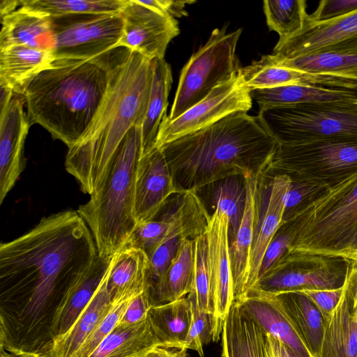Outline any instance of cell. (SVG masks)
<instances>
[{
	"instance_id": "6da1fadb",
	"label": "cell",
	"mask_w": 357,
	"mask_h": 357,
	"mask_svg": "<svg viewBox=\"0 0 357 357\" xmlns=\"http://www.w3.org/2000/svg\"><path fill=\"white\" fill-rule=\"evenodd\" d=\"M77 211L40 219L0 244V347L19 357H50L57 312L98 257Z\"/></svg>"
},
{
	"instance_id": "7a4b0ae2",
	"label": "cell",
	"mask_w": 357,
	"mask_h": 357,
	"mask_svg": "<svg viewBox=\"0 0 357 357\" xmlns=\"http://www.w3.org/2000/svg\"><path fill=\"white\" fill-rule=\"evenodd\" d=\"M114 50L103 100L77 143L68 149L66 171L90 195L102 184L116 152L133 126L143 124L153 80V60L126 48Z\"/></svg>"
},
{
	"instance_id": "3957f363",
	"label": "cell",
	"mask_w": 357,
	"mask_h": 357,
	"mask_svg": "<svg viewBox=\"0 0 357 357\" xmlns=\"http://www.w3.org/2000/svg\"><path fill=\"white\" fill-rule=\"evenodd\" d=\"M278 146L259 116L236 112L157 147L182 194L229 176L263 174Z\"/></svg>"
},
{
	"instance_id": "277c9868",
	"label": "cell",
	"mask_w": 357,
	"mask_h": 357,
	"mask_svg": "<svg viewBox=\"0 0 357 357\" xmlns=\"http://www.w3.org/2000/svg\"><path fill=\"white\" fill-rule=\"evenodd\" d=\"M112 52L89 60H54L23 94L27 116L68 149L80 139L96 115L109 81Z\"/></svg>"
},
{
	"instance_id": "5b68a950",
	"label": "cell",
	"mask_w": 357,
	"mask_h": 357,
	"mask_svg": "<svg viewBox=\"0 0 357 357\" xmlns=\"http://www.w3.org/2000/svg\"><path fill=\"white\" fill-rule=\"evenodd\" d=\"M142 155V127L133 126L119 146L100 188L77 210L91 231L100 257L119 252L137 227L135 192Z\"/></svg>"
},
{
	"instance_id": "8992f818",
	"label": "cell",
	"mask_w": 357,
	"mask_h": 357,
	"mask_svg": "<svg viewBox=\"0 0 357 357\" xmlns=\"http://www.w3.org/2000/svg\"><path fill=\"white\" fill-rule=\"evenodd\" d=\"M296 214L298 233L287 252L346 257L357 227V174L326 189Z\"/></svg>"
},
{
	"instance_id": "52a82bcc",
	"label": "cell",
	"mask_w": 357,
	"mask_h": 357,
	"mask_svg": "<svg viewBox=\"0 0 357 357\" xmlns=\"http://www.w3.org/2000/svg\"><path fill=\"white\" fill-rule=\"evenodd\" d=\"M278 144L357 141V102L305 103L261 109L258 114Z\"/></svg>"
},
{
	"instance_id": "ba28073f",
	"label": "cell",
	"mask_w": 357,
	"mask_h": 357,
	"mask_svg": "<svg viewBox=\"0 0 357 357\" xmlns=\"http://www.w3.org/2000/svg\"><path fill=\"white\" fill-rule=\"evenodd\" d=\"M286 174L331 190L357 174V141L278 144L264 174Z\"/></svg>"
},
{
	"instance_id": "9c48e42d",
	"label": "cell",
	"mask_w": 357,
	"mask_h": 357,
	"mask_svg": "<svg viewBox=\"0 0 357 357\" xmlns=\"http://www.w3.org/2000/svg\"><path fill=\"white\" fill-rule=\"evenodd\" d=\"M241 33L242 29L227 32V26L211 32L207 42L182 68L167 120L178 118L240 68L236 50Z\"/></svg>"
},
{
	"instance_id": "30bf717a",
	"label": "cell",
	"mask_w": 357,
	"mask_h": 357,
	"mask_svg": "<svg viewBox=\"0 0 357 357\" xmlns=\"http://www.w3.org/2000/svg\"><path fill=\"white\" fill-rule=\"evenodd\" d=\"M350 262L339 255L286 252L255 287L273 294L340 289Z\"/></svg>"
},
{
	"instance_id": "8fae6325",
	"label": "cell",
	"mask_w": 357,
	"mask_h": 357,
	"mask_svg": "<svg viewBox=\"0 0 357 357\" xmlns=\"http://www.w3.org/2000/svg\"><path fill=\"white\" fill-rule=\"evenodd\" d=\"M51 20L55 60L98 58L116 49L122 35L120 13L74 14Z\"/></svg>"
},
{
	"instance_id": "7c38bea8",
	"label": "cell",
	"mask_w": 357,
	"mask_h": 357,
	"mask_svg": "<svg viewBox=\"0 0 357 357\" xmlns=\"http://www.w3.org/2000/svg\"><path fill=\"white\" fill-rule=\"evenodd\" d=\"M252 104L250 90L244 85L238 70L176 119L168 121L165 116L155 146L204 129L234 112H247Z\"/></svg>"
},
{
	"instance_id": "4fadbf2b",
	"label": "cell",
	"mask_w": 357,
	"mask_h": 357,
	"mask_svg": "<svg viewBox=\"0 0 357 357\" xmlns=\"http://www.w3.org/2000/svg\"><path fill=\"white\" fill-rule=\"evenodd\" d=\"M178 195L174 209L165 213L162 211L155 219L137 225L122 249H140L149 257L169 238L181 236L194 240L205 234L211 215L197 192L190 191Z\"/></svg>"
},
{
	"instance_id": "5bb4252c",
	"label": "cell",
	"mask_w": 357,
	"mask_h": 357,
	"mask_svg": "<svg viewBox=\"0 0 357 357\" xmlns=\"http://www.w3.org/2000/svg\"><path fill=\"white\" fill-rule=\"evenodd\" d=\"M228 230V215L215 207L206 231L213 342L220 340L225 321L234 302Z\"/></svg>"
},
{
	"instance_id": "9a60e30c",
	"label": "cell",
	"mask_w": 357,
	"mask_h": 357,
	"mask_svg": "<svg viewBox=\"0 0 357 357\" xmlns=\"http://www.w3.org/2000/svg\"><path fill=\"white\" fill-rule=\"evenodd\" d=\"M319 52L357 54V10L325 22H313L307 16L302 29L278 41L271 54L292 58Z\"/></svg>"
},
{
	"instance_id": "2e32d148",
	"label": "cell",
	"mask_w": 357,
	"mask_h": 357,
	"mask_svg": "<svg viewBox=\"0 0 357 357\" xmlns=\"http://www.w3.org/2000/svg\"><path fill=\"white\" fill-rule=\"evenodd\" d=\"M120 14L123 29L117 48H126L150 60L164 59L167 45L179 33L177 20L137 0H128Z\"/></svg>"
},
{
	"instance_id": "e0dca14e",
	"label": "cell",
	"mask_w": 357,
	"mask_h": 357,
	"mask_svg": "<svg viewBox=\"0 0 357 357\" xmlns=\"http://www.w3.org/2000/svg\"><path fill=\"white\" fill-rule=\"evenodd\" d=\"M259 181L253 240L250 260V275L247 291L255 287L265 252L283 223L285 197L291 178L286 174H275L269 182Z\"/></svg>"
},
{
	"instance_id": "ac0fdd59",
	"label": "cell",
	"mask_w": 357,
	"mask_h": 357,
	"mask_svg": "<svg viewBox=\"0 0 357 357\" xmlns=\"http://www.w3.org/2000/svg\"><path fill=\"white\" fill-rule=\"evenodd\" d=\"M176 194L178 193L167 160L155 146L142 156L138 165L134 202L137 224L155 219Z\"/></svg>"
},
{
	"instance_id": "d6986e66",
	"label": "cell",
	"mask_w": 357,
	"mask_h": 357,
	"mask_svg": "<svg viewBox=\"0 0 357 357\" xmlns=\"http://www.w3.org/2000/svg\"><path fill=\"white\" fill-rule=\"evenodd\" d=\"M22 95L14 93L0 112V204L18 180L26 165L24 147L31 125L24 111Z\"/></svg>"
},
{
	"instance_id": "ffe728a7",
	"label": "cell",
	"mask_w": 357,
	"mask_h": 357,
	"mask_svg": "<svg viewBox=\"0 0 357 357\" xmlns=\"http://www.w3.org/2000/svg\"><path fill=\"white\" fill-rule=\"evenodd\" d=\"M319 357H357V278L352 259L339 303L325 321Z\"/></svg>"
},
{
	"instance_id": "44dd1931",
	"label": "cell",
	"mask_w": 357,
	"mask_h": 357,
	"mask_svg": "<svg viewBox=\"0 0 357 357\" xmlns=\"http://www.w3.org/2000/svg\"><path fill=\"white\" fill-rule=\"evenodd\" d=\"M261 174L255 173L244 176L247 193L245 211L238 231L229 243V263L234 301L241 298L248 289L257 194Z\"/></svg>"
},
{
	"instance_id": "7402d4cb",
	"label": "cell",
	"mask_w": 357,
	"mask_h": 357,
	"mask_svg": "<svg viewBox=\"0 0 357 357\" xmlns=\"http://www.w3.org/2000/svg\"><path fill=\"white\" fill-rule=\"evenodd\" d=\"M235 301L266 334L275 337L300 356L311 357L282 311L274 294L254 287Z\"/></svg>"
},
{
	"instance_id": "603a6c76",
	"label": "cell",
	"mask_w": 357,
	"mask_h": 357,
	"mask_svg": "<svg viewBox=\"0 0 357 357\" xmlns=\"http://www.w3.org/2000/svg\"><path fill=\"white\" fill-rule=\"evenodd\" d=\"M0 50L26 45L42 50H54V37L51 17L19 6L1 16Z\"/></svg>"
},
{
	"instance_id": "cb8c5ba5",
	"label": "cell",
	"mask_w": 357,
	"mask_h": 357,
	"mask_svg": "<svg viewBox=\"0 0 357 357\" xmlns=\"http://www.w3.org/2000/svg\"><path fill=\"white\" fill-rule=\"evenodd\" d=\"M55 60L53 51L26 45L0 50V85L24 94L31 80L50 68Z\"/></svg>"
},
{
	"instance_id": "d4e9b609",
	"label": "cell",
	"mask_w": 357,
	"mask_h": 357,
	"mask_svg": "<svg viewBox=\"0 0 357 357\" xmlns=\"http://www.w3.org/2000/svg\"><path fill=\"white\" fill-rule=\"evenodd\" d=\"M285 317L311 357H319L324 332V319L317 306L303 293L274 294Z\"/></svg>"
},
{
	"instance_id": "484cf974",
	"label": "cell",
	"mask_w": 357,
	"mask_h": 357,
	"mask_svg": "<svg viewBox=\"0 0 357 357\" xmlns=\"http://www.w3.org/2000/svg\"><path fill=\"white\" fill-rule=\"evenodd\" d=\"M266 335L242 306L234 301L222 328V357H267Z\"/></svg>"
},
{
	"instance_id": "4316f807",
	"label": "cell",
	"mask_w": 357,
	"mask_h": 357,
	"mask_svg": "<svg viewBox=\"0 0 357 357\" xmlns=\"http://www.w3.org/2000/svg\"><path fill=\"white\" fill-rule=\"evenodd\" d=\"M109 268V266L91 300L73 326L63 335L54 339L50 357H75L84 341L110 310L113 301L107 290Z\"/></svg>"
},
{
	"instance_id": "83f0119b",
	"label": "cell",
	"mask_w": 357,
	"mask_h": 357,
	"mask_svg": "<svg viewBox=\"0 0 357 357\" xmlns=\"http://www.w3.org/2000/svg\"><path fill=\"white\" fill-rule=\"evenodd\" d=\"M250 96L258 104L259 109L305 103L357 102V91L301 84L251 90Z\"/></svg>"
},
{
	"instance_id": "f1b7e54d",
	"label": "cell",
	"mask_w": 357,
	"mask_h": 357,
	"mask_svg": "<svg viewBox=\"0 0 357 357\" xmlns=\"http://www.w3.org/2000/svg\"><path fill=\"white\" fill-rule=\"evenodd\" d=\"M149 267V259L140 249L123 248L113 255L107 278L112 301L144 291Z\"/></svg>"
},
{
	"instance_id": "f546056e",
	"label": "cell",
	"mask_w": 357,
	"mask_h": 357,
	"mask_svg": "<svg viewBox=\"0 0 357 357\" xmlns=\"http://www.w3.org/2000/svg\"><path fill=\"white\" fill-rule=\"evenodd\" d=\"M112 257L98 255L87 271L69 291L54 320V340L70 329L89 304L106 274Z\"/></svg>"
},
{
	"instance_id": "4dcf8cb0",
	"label": "cell",
	"mask_w": 357,
	"mask_h": 357,
	"mask_svg": "<svg viewBox=\"0 0 357 357\" xmlns=\"http://www.w3.org/2000/svg\"><path fill=\"white\" fill-rule=\"evenodd\" d=\"M161 347L149 317L130 325L118 324L88 357H145Z\"/></svg>"
},
{
	"instance_id": "1f68e13d",
	"label": "cell",
	"mask_w": 357,
	"mask_h": 357,
	"mask_svg": "<svg viewBox=\"0 0 357 357\" xmlns=\"http://www.w3.org/2000/svg\"><path fill=\"white\" fill-rule=\"evenodd\" d=\"M148 317L161 347L183 348L192 317L191 305L188 296L152 306Z\"/></svg>"
},
{
	"instance_id": "d6a6232c",
	"label": "cell",
	"mask_w": 357,
	"mask_h": 357,
	"mask_svg": "<svg viewBox=\"0 0 357 357\" xmlns=\"http://www.w3.org/2000/svg\"><path fill=\"white\" fill-rule=\"evenodd\" d=\"M153 74L146 114L142 126L143 155L153 149L160 124L167 115L168 96L172 84L170 65L162 59H153Z\"/></svg>"
},
{
	"instance_id": "836d02e7",
	"label": "cell",
	"mask_w": 357,
	"mask_h": 357,
	"mask_svg": "<svg viewBox=\"0 0 357 357\" xmlns=\"http://www.w3.org/2000/svg\"><path fill=\"white\" fill-rule=\"evenodd\" d=\"M238 73L244 85L250 91L294 84L317 86L319 81L318 75L278 66L268 55L240 68Z\"/></svg>"
},
{
	"instance_id": "e575fe53",
	"label": "cell",
	"mask_w": 357,
	"mask_h": 357,
	"mask_svg": "<svg viewBox=\"0 0 357 357\" xmlns=\"http://www.w3.org/2000/svg\"><path fill=\"white\" fill-rule=\"evenodd\" d=\"M194 240L183 238L159 288L155 305L187 296L194 273Z\"/></svg>"
},
{
	"instance_id": "d590c367",
	"label": "cell",
	"mask_w": 357,
	"mask_h": 357,
	"mask_svg": "<svg viewBox=\"0 0 357 357\" xmlns=\"http://www.w3.org/2000/svg\"><path fill=\"white\" fill-rule=\"evenodd\" d=\"M268 56L274 63L294 70L357 80V54L319 52L292 58Z\"/></svg>"
},
{
	"instance_id": "8d00e7d4",
	"label": "cell",
	"mask_w": 357,
	"mask_h": 357,
	"mask_svg": "<svg viewBox=\"0 0 357 357\" xmlns=\"http://www.w3.org/2000/svg\"><path fill=\"white\" fill-rule=\"evenodd\" d=\"M128 0H20L19 6L51 17L74 14L121 13Z\"/></svg>"
},
{
	"instance_id": "74e56055",
	"label": "cell",
	"mask_w": 357,
	"mask_h": 357,
	"mask_svg": "<svg viewBox=\"0 0 357 357\" xmlns=\"http://www.w3.org/2000/svg\"><path fill=\"white\" fill-rule=\"evenodd\" d=\"M263 3L267 25L278 33V41L298 33L308 15L305 0H266Z\"/></svg>"
},
{
	"instance_id": "f35d334b",
	"label": "cell",
	"mask_w": 357,
	"mask_h": 357,
	"mask_svg": "<svg viewBox=\"0 0 357 357\" xmlns=\"http://www.w3.org/2000/svg\"><path fill=\"white\" fill-rule=\"evenodd\" d=\"M246 185L243 176L220 181L213 195V204L229 217V242L235 237L242 221L246 203Z\"/></svg>"
},
{
	"instance_id": "ab89813d",
	"label": "cell",
	"mask_w": 357,
	"mask_h": 357,
	"mask_svg": "<svg viewBox=\"0 0 357 357\" xmlns=\"http://www.w3.org/2000/svg\"><path fill=\"white\" fill-rule=\"evenodd\" d=\"M194 245L193 280L191 291L187 296L199 311L213 314L206 233L194 239Z\"/></svg>"
},
{
	"instance_id": "60d3db41",
	"label": "cell",
	"mask_w": 357,
	"mask_h": 357,
	"mask_svg": "<svg viewBox=\"0 0 357 357\" xmlns=\"http://www.w3.org/2000/svg\"><path fill=\"white\" fill-rule=\"evenodd\" d=\"M135 296H124L113 301L110 310L89 335L75 357H88L96 349L119 324L130 301Z\"/></svg>"
},
{
	"instance_id": "b9f144b4",
	"label": "cell",
	"mask_w": 357,
	"mask_h": 357,
	"mask_svg": "<svg viewBox=\"0 0 357 357\" xmlns=\"http://www.w3.org/2000/svg\"><path fill=\"white\" fill-rule=\"evenodd\" d=\"M298 230V222L296 214L293 215L286 220H283V223L265 252L259 272L258 280L266 275L275 263L286 253L289 245L294 241Z\"/></svg>"
},
{
	"instance_id": "7bdbcfd3",
	"label": "cell",
	"mask_w": 357,
	"mask_h": 357,
	"mask_svg": "<svg viewBox=\"0 0 357 357\" xmlns=\"http://www.w3.org/2000/svg\"><path fill=\"white\" fill-rule=\"evenodd\" d=\"M190 302L192 317L183 348L194 350L199 357H204V347L213 340V314L199 311L193 302Z\"/></svg>"
},
{
	"instance_id": "ee69618b",
	"label": "cell",
	"mask_w": 357,
	"mask_h": 357,
	"mask_svg": "<svg viewBox=\"0 0 357 357\" xmlns=\"http://www.w3.org/2000/svg\"><path fill=\"white\" fill-rule=\"evenodd\" d=\"M326 189L301 180L291 179L285 197L283 220L289 219L294 212L305 208Z\"/></svg>"
},
{
	"instance_id": "f6af8a7d",
	"label": "cell",
	"mask_w": 357,
	"mask_h": 357,
	"mask_svg": "<svg viewBox=\"0 0 357 357\" xmlns=\"http://www.w3.org/2000/svg\"><path fill=\"white\" fill-rule=\"evenodd\" d=\"M357 10V0H322L316 10L307 15L313 22H325L342 17Z\"/></svg>"
},
{
	"instance_id": "bcb514c9",
	"label": "cell",
	"mask_w": 357,
	"mask_h": 357,
	"mask_svg": "<svg viewBox=\"0 0 357 357\" xmlns=\"http://www.w3.org/2000/svg\"><path fill=\"white\" fill-rule=\"evenodd\" d=\"M342 288L331 290H306L305 294L320 311L324 321L328 320L339 303Z\"/></svg>"
},
{
	"instance_id": "7dc6e473",
	"label": "cell",
	"mask_w": 357,
	"mask_h": 357,
	"mask_svg": "<svg viewBox=\"0 0 357 357\" xmlns=\"http://www.w3.org/2000/svg\"><path fill=\"white\" fill-rule=\"evenodd\" d=\"M151 307L145 289L131 299L119 324L130 325L143 320L148 317Z\"/></svg>"
},
{
	"instance_id": "c3c4849f",
	"label": "cell",
	"mask_w": 357,
	"mask_h": 357,
	"mask_svg": "<svg viewBox=\"0 0 357 357\" xmlns=\"http://www.w3.org/2000/svg\"><path fill=\"white\" fill-rule=\"evenodd\" d=\"M137 1L142 5L175 19L187 16L186 5L196 2L195 1L188 0H137Z\"/></svg>"
},
{
	"instance_id": "681fc988",
	"label": "cell",
	"mask_w": 357,
	"mask_h": 357,
	"mask_svg": "<svg viewBox=\"0 0 357 357\" xmlns=\"http://www.w3.org/2000/svg\"><path fill=\"white\" fill-rule=\"evenodd\" d=\"M265 349L267 357H303L275 337L267 334Z\"/></svg>"
},
{
	"instance_id": "f907efd6",
	"label": "cell",
	"mask_w": 357,
	"mask_h": 357,
	"mask_svg": "<svg viewBox=\"0 0 357 357\" xmlns=\"http://www.w3.org/2000/svg\"><path fill=\"white\" fill-rule=\"evenodd\" d=\"M185 348L158 347L150 351L145 357H187Z\"/></svg>"
},
{
	"instance_id": "816d5d0a",
	"label": "cell",
	"mask_w": 357,
	"mask_h": 357,
	"mask_svg": "<svg viewBox=\"0 0 357 357\" xmlns=\"http://www.w3.org/2000/svg\"><path fill=\"white\" fill-rule=\"evenodd\" d=\"M14 93L10 88L0 85V112L8 105Z\"/></svg>"
},
{
	"instance_id": "f5cc1de1",
	"label": "cell",
	"mask_w": 357,
	"mask_h": 357,
	"mask_svg": "<svg viewBox=\"0 0 357 357\" xmlns=\"http://www.w3.org/2000/svg\"><path fill=\"white\" fill-rule=\"evenodd\" d=\"M357 255V227L354 231L346 257L351 259Z\"/></svg>"
},
{
	"instance_id": "db71d44e",
	"label": "cell",
	"mask_w": 357,
	"mask_h": 357,
	"mask_svg": "<svg viewBox=\"0 0 357 357\" xmlns=\"http://www.w3.org/2000/svg\"><path fill=\"white\" fill-rule=\"evenodd\" d=\"M0 357H19L14 354L7 351L3 348L0 347Z\"/></svg>"
},
{
	"instance_id": "11a10c76",
	"label": "cell",
	"mask_w": 357,
	"mask_h": 357,
	"mask_svg": "<svg viewBox=\"0 0 357 357\" xmlns=\"http://www.w3.org/2000/svg\"><path fill=\"white\" fill-rule=\"evenodd\" d=\"M354 266L355 268L356 274V278H357V262L352 259Z\"/></svg>"
},
{
	"instance_id": "9f6ffc18",
	"label": "cell",
	"mask_w": 357,
	"mask_h": 357,
	"mask_svg": "<svg viewBox=\"0 0 357 357\" xmlns=\"http://www.w3.org/2000/svg\"><path fill=\"white\" fill-rule=\"evenodd\" d=\"M351 259H353L357 262V255L354 257H353Z\"/></svg>"
}]
</instances>
